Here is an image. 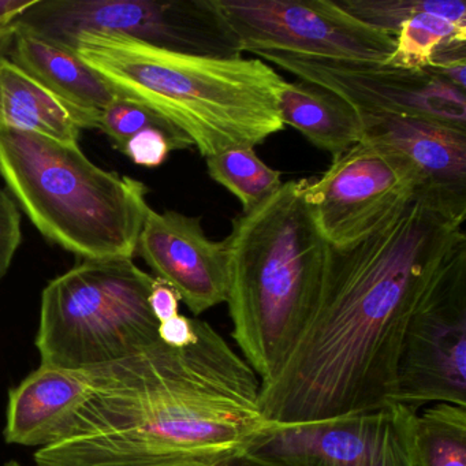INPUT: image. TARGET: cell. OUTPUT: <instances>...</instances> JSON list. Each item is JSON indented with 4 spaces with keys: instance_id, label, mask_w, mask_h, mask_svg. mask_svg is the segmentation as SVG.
<instances>
[{
    "instance_id": "cell-15",
    "label": "cell",
    "mask_w": 466,
    "mask_h": 466,
    "mask_svg": "<svg viewBox=\"0 0 466 466\" xmlns=\"http://www.w3.org/2000/svg\"><path fill=\"white\" fill-rule=\"evenodd\" d=\"M7 58L72 108L83 130L97 129L100 114L122 95L72 47L20 21Z\"/></svg>"
},
{
    "instance_id": "cell-4",
    "label": "cell",
    "mask_w": 466,
    "mask_h": 466,
    "mask_svg": "<svg viewBox=\"0 0 466 466\" xmlns=\"http://www.w3.org/2000/svg\"><path fill=\"white\" fill-rule=\"evenodd\" d=\"M307 182L282 184L234 218L226 238L231 337L260 383L285 361L320 290L329 244L305 204Z\"/></svg>"
},
{
    "instance_id": "cell-28",
    "label": "cell",
    "mask_w": 466,
    "mask_h": 466,
    "mask_svg": "<svg viewBox=\"0 0 466 466\" xmlns=\"http://www.w3.org/2000/svg\"><path fill=\"white\" fill-rule=\"evenodd\" d=\"M37 0H0V25H9L20 20Z\"/></svg>"
},
{
    "instance_id": "cell-26",
    "label": "cell",
    "mask_w": 466,
    "mask_h": 466,
    "mask_svg": "<svg viewBox=\"0 0 466 466\" xmlns=\"http://www.w3.org/2000/svg\"><path fill=\"white\" fill-rule=\"evenodd\" d=\"M160 342L171 348L182 349L192 345L198 339V326L196 319L177 315L168 320L159 323L157 329Z\"/></svg>"
},
{
    "instance_id": "cell-23",
    "label": "cell",
    "mask_w": 466,
    "mask_h": 466,
    "mask_svg": "<svg viewBox=\"0 0 466 466\" xmlns=\"http://www.w3.org/2000/svg\"><path fill=\"white\" fill-rule=\"evenodd\" d=\"M335 4L364 25L390 36H397L400 26L419 13L432 10L438 0H334Z\"/></svg>"
},
{
    "instance_id": "cell-5",
    "label": "cell",
    "mask_w": 466,
    "mask_h": 466,
    "mask_svg": "<svg viewBox=\"0 0 466 466\" xmlns=\"http://www.w3.org/2000/svg\"><path fill=\"white\" fill-rule=\"evenodd\" d=\"M0 176L32 225L81 260L133 258L148 187L45 136L0 127Z\"/></svg>"
},
{
    "instance_id": "cell-21",
    "label": "cell",
    "mask_w": 466,
    "mask_h": 466,
    "mask_svg": "<svg viewBox=\"0 0 466 466\" xmlns=\"http://www.w3.org/2000/svg\"><path fill=\"white\" fill-rule=\"evenodd\" d=\"M209 177L241 201L242 214L252 212L280 187L279 171L268 167L253 148H237L206 157Z\"/></svg>"
},
{
    "instance_id": "cell-18",
    "label": "cell",
    "mask_w": 466,
    "mask_h": 466,
    "mask_svg": "<svg viewBox=\"0 0 466 466\" xmlns=\"http://www.w3.org/2000/svg\"><path fill=\"white\" fill-rule=\"evenodd\" d=\"M0 127L73 146L83 132L72 108L7 56L0 58Z\"/></svg>"
},
{
    "instance_id": "cell-7",
    "label": "cell",
    "mask_w": 466,
    "mask_h": 466,
    "mask_svg": "<svg viewBox=\"0 0 466 466\" xmlns=\"http://www.w3.org/2000/svg\"><path fill=\"white\" fill-rule=\"evenodd\" d=\"M18 21L66 46L80 32L102 31L189 56L236 58L242 54L211 0H37Z\"/></svg>"
},
{
    "instance_id": "cell-17",
    "label": "cell",
    "mask_w": 466,
    "mask_h": 466,
    "mask_svg": "<svg viewBox=\"0 0 466 466\" xmlns=\"http://www.w3.org/2000/svg\"><path fill=\"white\" fill-rule=\"evenodd\" d=\"M279 111L285 127L290 125L332 157L364 140L359 111L334 92L315 84L286 81L280 91Z\"/></svg>"
},
{
    "instance_id": "cell-13",
    "label": "cell",
    "mask_w": 466,
    "mask_h": 466,
    "mask_svg": "<svg viewBox=\"0 0 466 466\" xmlns=\"http://www.w3.org/2000/svg\"><path fill=\"white\" fill-rule=\"evenodd\" d=\"M136 255L179 294L193 315L228 301V242L208 238L200 218L151 209Z\"/></svg>"
},
{
    "instance_id": "cell-12",
    "label": "cell",
    "mask_w": 466,
    "mask_h": 466,
    "mask_svg": "<svg viewBox=\"0 0 466 466\" xmlns=\"http://www.w3.org/2000/svg\"><path fill=\"white\" fill-rule=\"evenodd\" d=\"M391 403L466 408V263L431 294L403 338Z\"/></svg>"
},
{
    "instance_id": "cell-16",
    "label": "cell",
    "mask_w": 466,
    "mask_h": 466,
    "mask_svg": "<svg viewBox=\"0 0 466 466\" xmlns=\"http://www.w3.org/2000/svg\"><path fill=\"white\" fill-rule=\"evenodd\" d=\"M359 114L364 140L405 155L428 185L466 198V129L422 116Z\"/></svg>"
},
{
    "instance_id": "cell-31",
    "label": "cell",
    "mask_w": 466,
    "mask_h": 466,
    "mask_svg": "<svg viewBox=\"0 0 466 466\" xmlns=\"http://www.w3.org/2000/svg\"><path fill=\"white\" fill-rule=\"evenodd\" d=\"M4 466H23L20 462H17V461H9V462L5 463Z\"/></svg>"
},
{
    "instance_id": "cell-9",
    "label": "cell",
    "mask_w": 466,
    "mask_h": 466,
    "mask_svg": "<svg viewBox=\"0 0 466 466\" xmlns=\"http://www.w3.org/2000/svg\"><path fill=\"white\" fill-rule=\"evenodd\" d=\"M417 411L400 403L304 422H272L242 454L258 466H417Z\"/></svg>"
},
{
    "instance_id": "cell-6",
    "label": "cell",
    "mask_w": 466,
    "mask_h": 466,
    "mask_svg": "<svg viewBox=\"0 0 466 466\" xmlns=\"http://www.w3.org/2000/svg\"><path fill=\"white\" fill-rule=\"evenodd\" d=\"M155 277L133 258L81 260L42 293L36 348L43 365L94 370L159 342L149 308Z\"/></svg>"
},
{
    "instance_id": "cell-2",
    "label": "cell",
    "mask_w": 466,
    "mask_h": 466,
    "mask_svg": "<svg viewBox=\"0 0 466 466\" xmlns=\"http://www.w3.org/2000/svg\"><path fill=\"white\" fill-rule=\"evenodd\" d=\"M196 326L187 348L159 340L91 370L86 403L36 466H214L242 454L274 422L260 379L211 324Z\"/></svg>"
},
{
    "instance_id": "cell-22",
    "label": "cell",
    "mask_w": 466,
    "mask_h": 466,
    "mask_svg": "<svg viewBox=\"0 0 466 466\" xmlns=\"http://www.w3.org/2000/svg\"><path fill=\"white\" fill-rule=\"evenodd\" d=\"M146 129H157L165 133L174 146V151L193 147L192 140L182 133L178 127H174L165 116L157 114V111L143 105L132 97H116L99 116L97 130L105 133L113 146L119 152H122L127 141L136 135Z\"/></svg>"
},
{
    "instance_id": "cell-8",
    "label": "cell",
    "mask_w": 466,
    "mask_h": 466,
    "mask_svg": "<svg viewBox=\"0 0 466 466\" xmlns=\"http://www.w3.org/2000/svg\"><path fill=\"white\" fill-rule=\"evenodd\" d=\"M427 184L400 152L362 140L334 157L319 179H308L304 200L327 244L348 247L380 228Z\"/></svg>"
},
{
    "instance_id": "cell-1",
    "label": "cell",
    "mask_w": 466,
    "mask_h": 466,
    "mask_svg": "<svg viewBox=\"0 0 466 466\" xmlns=\"http://www.w3.org/2000/svg\"><path fill=\"white\" fill-rule=\"evenodd\" d=\"M466 198L424 184L380 228L327 247L312 313L283 364L260 383L274 422H304L391 403L411 319L466 263Z\"/></svg>"
},
{
    "instance_id": "cell-24",
    "label": "cell",
    "mask_w": 466,
    "mask_h": 466,
    "mask_svg": "<svg viewBox=\"0 0 466 466\" xmlns=\"http://www.w3.org/2000/svg\"><path fill=\"white\" fill-rule=\"evenodd\" d=\"M23 244V217L15 198L0 187V280L9 274Z\"/></svg>"
},
{
    "instance_id": "cell-29",
    "label": "cell",
    "mask_w": 466,
    "mask_h": 466,
    "mask_svg": "<svg viewBox=\"0 0 466 466\" xmlns=\"http://www.w3.org/2000/svg\"><path fill=\"white\" fill-rule=\"evenodd\" d=\"M17 31V21L9 25H0V58L7 56Z\"/></svg>"
},
{
    "instance_id": "cell-14",
    "label": "cell",
    "mask_w": 466,
    "mask_h": 466,
    "mask_svg": "<svg viewBox=\"0 0 466 466\" xmlns=\"http://www.w3.org/2000/svg\"><path fill=\"white\" fill-rule=\"evenodd\" d=\"M91 370H65L40 364L9 391L5 441L25 447L58 441L86 403Z\"/></svg>"
},
{
    "instance_id": "cell-19",
    "label": "cell",
    "mask_w": 466,
    "mask_h": 466,
    "mask_svg": "<svg viewBox=\"0 0 466 466\" xmlns=\"http://www.w3.org/2000/svg\"><path fill=\"white\" fill-rule=\"evenodd\" d=\"M451 40H466V4L438 0L432 10L402 24L386 64L405 70L427 69L439 48Z\"/></svg>"
},
{
    "instance_id": "cell-25",
    "label": "cell",
    "mask_w": 466,
    "mask_h": 466,
    "mask_svg": "<svg viewBox=\"0 0 466 466\" xmlns=\"http://www.w3.org/2000/svg\"><path fill=\"white\" fill-rule=\"evenodd\" d=\"M173 151V143L165 133L157 129H146L136 133L121 154L129 157L135 165L155 168L162 166Z\"/></svg>"
},
{
    "instance_id": "cell-30",
    "label": "cell",
    "mask_w": 466,
    "mask_h": 466,
    "mask_svg": "<svg viewBox=\"0 0 466 466\" xmlns=\"http://www.w3.org/2000/svg\"><path fill=\"white\" fill-rule=\"evenodd\" d=\"M214 466H258V463L250 461L249 458L245 457L244 454L234 455V457L228 458V460L222 461V462L217 463Z\"/></svg>"
},
{
    "instance_id": "cell-20",
    "label": "cell",
    "mask_w": 466,
    "mask_h": 466,
    "mask_svg": "<svg viewBox=\"0 0 466 466\" xmlns=\"http://www.w3.org/2000/svg\"><path fill=\"white\" fill-rule=\"evenodd\" d=\"M417 466H466V408L435 403L414 420Z\"/></svg>"
},
{
    "instance_id": "cell-10",
    "label": "cell",
    "mask_w": 466,
    "mask_h": 466,
    "mask_svg": "<svg viewBox=\"0 0 466 466\" xmlns=\"http://www.w3.org/2000/svg\"><path fill=\"white\" fill-rule=\"evenodd\" d=\"M241 53L386 62L395 39L364 25L334 0H211Z\"/></svg>"
},
{
    "instance_id": "cell-11",
    "label": "cell",
    "mask_w": 466,
    "mask_h": 466,
    "mask_svg": "<svg viewBox=\"0 0 466 466\" xmlns=\"http://www.w3.org/2000/svg\"><path fill=\"white\" fill-rule=\"evenodd\" d=\"M301 81L334 92L359 113L422 116L466 129L465 92L428 70H405L386 62L350 61L256 51Z\"/></svg>"
},
{
    "instance_id": "cell-27",
    "label": "cell",
    "mask_w": 466,
    "mask_h": 466,
    "mask_svg": "<svg viewBox=\"0 0 466 466\" xmlns=\"http://www.w3.org/2000/svg\"><path fill=\"white\" fill-rule=\"evenodd\" d=\"M149 308L159 323L179 315V294L159 278H155L152 283L151 293L148 297Z\"/></svg>"
},
{
    "instance_id": "cell-3",
    "label": "cell",
    "mask_w": 466,
    "mask_h": 466,
    "mask_svg": "<svg viewBox=\"0 0 466 466\" xmlns=\"http://www.w3.org/2000/svg\"><path fill=\"white\" fill-rule=\"evenodd\" d=\"M67 46L122 95L178 127L201 157L255 148L285 129L286 81L261 59L189 56L102 31L80 32Z\"/></svg>"
}]
</instances>
